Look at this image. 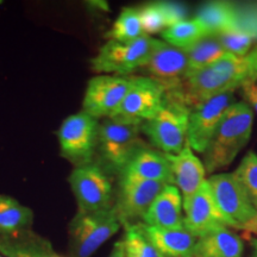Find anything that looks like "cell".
Listing matches in <instances>:
<instances>
[{"mask_svg": "<svg viewBox=\"0 0 257 257\" xmlns=\"http://www.w3.org/2000/svg\"><path fill=\"white\" fill-rule=\"evenodd\" d=\"M253 111L245 101L234 102L225 112L210 143L202 154L208 174L229 167L249 142L252 133Z\"/></svg>", "mask_w": 257, "mask_h": 257, "instance_id": "cell-1", "label": "cell"}, {"mask_svg": "<svg viewBox=\"0 0 257 257\" xmlns=\"http://www.w3.org/2000/svg\"><path fill=\"white\" fill-rule=\"evenodd\" d=\"M240 230H243L244 233L255 234V236H257V212L251 219L246 221V223L240 227Z\"/></svg>", "mask_w": 257, "mask_h": 257, "instance_id": "cell-32", "label": "cell"}, {"mask_svg": "<svg viewBox=\"0 0 257 257\" xmlns=\"http://www.w3.org/2000/svg\"><path fill=\"white\" fill-rule=\"evenodd\" d=\"M160 8L165 15L167 28L187 21V9L185 5L174 2H159Z\"/></svg>", "mask_w": 257, "mask_h": 257, "instance_id": "cell-30", "label": "cell"}, {"mask_svg": "<svg viewBox=\"0 0 257 257\" xmlns=\"http://www.w3.org/2000/svg\"><path fill=\"white\" fill-rule=\"evenodd\" d=\"M144 76L159 82L166 92L179 88L188 74V57L182 49L165 41L157 42L146 64L141 68Z\"/></svg>", "mask_w": 257, "mask_h": 257, "instance_id": "cell-12", "label": "cell"}, {"mask_svg": "<svg viewBox=\"0 0 257 257\" xmlns=\"http://www.w3.org/2000/svg\"><path fill=\"white\" fill-rule=\"evenodd\" d=\"M0 252L6 257H62L49 240L31 229L0 232Z\"/></svg>", "mask_w": 257, "mask_h": 257, "instance_id": "cell-18", "label": "cell"}, {"mask_svg": "<svg viewBox=\"0 0 257 257\" xmlns=\"http://www.w3.org/2000/svg\"><path fill=\"white\" fill-rule=\"evenodd\" d=\"M195 19L204 25L210 35L238 28V14L227 2H210L198 11Z\"/></svg>", "mask_w": 257, "mask_h": 257, "instance_id": "cell-21", "label": "cell"}, {"mask_svg": "<svg viewBox=\"0 0 257 257\" xmlns=\"http://www.w3.org/2000/svg\"><path fill=\"white\" fill-rule=\"evenodd\" d=\"M207 184L226 226L240 230L256 214L257 210L234 172L213 174L207 179Z\"/></svg>", "mask_w": 257, "mask_h": 257, "instance_id": "cell-6", "label": "cell"}, {"mask_svg": "<svg viewBox=\"0 0 257 257\" xmlns=\"http://www.w3.org/2000/svg\"><path fill=\"white\" fill-rule=\"evenodd\" d=\"M143 36L140 14L138 9L135 8H125L121 10L111 30L105 35L108 41L117 42H131Z\"/></svg>", "mask_w": 257, "mask_h": 257, "instance_id": "cell-26", "label": "cell"}, {"mask_svg": "<svg viewBox=\"0 0 257 257\" xmlns=\"http://www.w3.org/2000/svg\"><path fill=\"white\" fill-rule=\"evenodd\" d=\"M172 173V185L182 194V199L192 197L206 182V169L191 148L185 146L179 154H166Z\"/></svg>", "mask_w": 257, "mask_h": 257, "instance_id": "cell-15", "label": "cell"}, {"mask_svg": "<svg viewBox=\"0 0 257 257\" xmlns=\"http://www.w3.org/2000/svg\"><path fill=\"white\" fill-rule=\"evenodd\" d=\"M234 174L242 182L250 200L257 210V154L253 150H249L245 154L238 168L234 170Z\"/></svg>", "mask_w": 257, "mask_h": 257, "instance_id": "cell-28", "label": "cell"}, {"mask_svg": "<svg viewBox=\"0 0 257 257\" xmlns=\"http://www.w3.org/2000/svg\"><path fill=\"white\" fill-rule=\"evenodd\" d=\"M108 257H125V251H124V242L123 239L117 240L114 243L113 248H112L110 255Z\"/></svg>", "mask_w": 257, "mask_h": 257, "instance_id": "cell-33", "label": "cell"}, {"mask_svg": "<svg viewBox=\"0 0 257 257\" xmlns=\"http://www.w3.org/2000/svg\"><path fill=\"white\" fill-rule=\"evenodd\" d=\"M185 217L184 226L197 238L218 227L226 226L212 198L207 180L192 197L182 199Z\"/></svg>", "mask_w": 257, "mask_h": 257, "instance_id": "cell-14", "label": "cell"}, {"mask_svg": "<svg viewBox=\"0 0 257 257\" xmlns=\"http://www.w3.org/2000/svg\"><path fill=\"white\" fill-rule=\"evenodd\" d=\"M244 243L238 234L221 226L198 238L194 257H243Z\"/></svg>", "mask_w": 257, "mask_h": 257, "instance_id": "cell-19", "label": "cell"}, {"mask_svg": "<svg viewBox=\"0 0 257 257\" xmlns=\"http://www.w3.org/2000/svg\"><path fill=\"white\" fill-rule=\"evenodd\" d=\"M248 57H249L250 62H251L253 72H255V74L257 75V47L252 51H250V53L248 54Z\"/></svg>", "mask_w": 257, "mask_h": 257, "instance_id": "cell-34", "label": "cell"}, {"mask_svg": "<svg viewBox=\"0 0 257 257\" xmlns=\"http://www.w3.org/2000/svg\"><path fill=\"white\" fill-rule=\"evenodd\" d=\"M68 182L79 212L106 210L112 205V184L104 169L94 162L75 167Z\"/></svg>", "mask_w": 257, "mask_h": 257, "instance_id": "cell-8", "label": "cell"}, {"mask_svg": "<svg viewBox=\"0 0 257 257\" xmlns=\"http://www.w3.org/2000/svg\"><path fill=\"white\" fill-rule=\"evenodd\" d=\"M142 123L119 115L99 121L96 150L106 166L118 174H120L134 154L144 147L140 138Z\"/></svg>", "mask_w": 257, "mask_h": 257, "instance_id": "cell-2", "label": "cell"}, {"mask_svg": "<svg viewBox=\"0 0 257 257\" xmlns=\"http://www.w3.org/2000/svg\"><path fill=\"white\" fill-rule=\"evenodd\" d=\"M168 184L147 180L120 178L119 192L113 205L123 226L143 219L157 195Z\"/></svg>", "mask_w": 257, "mask_h": 257, "instance_id": "cell-11", "label": "cell"}, {"mask_svg": "<svg viewBox=\"0 0 257 257\" xmlns=\"http://www.w3.org/2000/svg\"><path fill=\"white\" fill-rule=\"evenodd\" d=\"M250 243L252 246V253L250 257H257V238H250Z\"/></svg>", "mask_w": 257, "mask_h": 257, "instance_id": "cell-35", "label": "cell"}, {"mask_svg": "<svg viewBox=\"0 0 257 257\" xmlns=\"http://www.w3.org/2000/svg\"><path fill=\"white\" fill-rule=\"evenodd\" d=\"M165 88L159 82L144 75L133 76L130 89L115 115L140 121L153 119L165 105Z\"/></svg>", "mask_w": 257, "mask_h": 257, "instance_id": "cell-13", "label": "cell"}, {"mask_svg": "<svg viewBox=\"0 0 257 257\" xmlns=\"http://www.w3.org/2000/svg\"><path fill=\"white\" fill-rule=\"evenodd\" d=\"M133 76L101 74L88 81L83 96L82 111L96 119L115 115L128 92Z\"/></svg>", "mask_w": 257, "mask_h": 257, "instance_id": "cell-10", "label": "cell"}, {"mask_svg": "<svg viewBox=\"0 0 257 257\" xmlns=\"http://www.w3.org/2000/svg\"><path fill=\"white\" fill-rule=\"evenodd\" d=\"M234 102V91H227L193 107L189 111L186 146L202 155L225 112Z\"/></svg>", "mask_w": 257, "mask_h": 257, "instance_id": "cell-9", "label": "cell"}, {"mask_svg": "<svg viewBox=\"0 0 257 257\" xmlns=\"http://www.w3.org/2000/svg\"><path fill=\"white\" fill-rule=\"evenodd\" d=\"M162 38L166 43L170 46L179 48V49H187L188 47L193 46L200 41L201 38L208 36V31L204 28L198 19H187L173 27L167 28L162 32Z\"/></svg>", "mask_w": 257, "mask_h": 257, "instance_id": "cell-24", "label": "cell"}, {"mask_svg": "<svg viewBox=\"0 0 257 257\" xmlns=\"http://www.w3.org/2000/svg\"><path fill=\"white\" fill-rule=\"evenodd\" d=\"M256 89H257V83H256Z\"/></svg>", "mask_w": 257, "mask_h": 257, "instance_id": "cell-36", "label": "cell"}, {"mask_svg": "<svg viewBox=\"0 0 257 257\" xmlns=\"http://www.w3.org/2000/svg\"><path fill=\"white\" fill-rule=\"evenodd\" d=\"M0 257H3V256H0Z\"/></svg>", "mask_w": 257, "mask_h": 257, "instance_id": "cell-38", "label": "cell"}, {"mask_svg": "<svg viewBox=\"0 0 257 257\" xmlns=\"http://www.w3.org/2000/svg\"><path fill=\"white\" fill-rule=\"evenodd\" d=\"M216 36L227 54L238 57L248 55L253 41L251 32L244 30L242 28L231 29V30L220 32Z\"/></svg>", "mask_w": 257, "mask_h": 257, "instance_id": "cell-27", "label": "cell"}, {"mask_svg": "<svg viewBox=\"0 0 257 257\" xmlns=\"http://www.w3.org/2000/svg\"><path fill=\"white\" fill-rule=\"evenodd\" d=\"M157 42L149 36L131 42L107 41L91 60L92 69L110 75L130 76L146 64Z\"/></svg>", "mask_w": 257, "mask_h": 257, "instance_id": "cell-5", "label": "cell"}, {"mask_svg": "<svg viewBox=\"0 0 257 257\" xmlns=\"http://www.w3.org/2000/svg\"><path fill=\"white\" fill-rule=\"evenodd\" d=\"M184 51L188 57V74L207 68L227 54L216 35L201 38Z\"/></svg>", "mask_w": 257, "mask_h": 257, "instance_id": "cell-22", "label": "cell"}, {"mask_svg": "<svg viewBox=\"0 0 257 257\" xmlns=\"http://www.w3.org/2000/svg\"><path fill=\"white\" fill-rule=\"evenodd\" d=\"M189 108L181 101L165 95V105L156 117L143 121L142 133L157 150L175 155L184 149L187 140Z\"/></svg>", "mask_w": 257, "mask_h": 257, "instance_id": "cell-4", "label": "cell"}, {"mask_svg": "<svg viewBox=\"0 0 257 257\" xmlns=\"http://www.w3.org/2000/svg\"><path fill=\"white\" fill-rule=\"evenodd\" d=\"M242 89V94L243 98L245 99L246 104L251 105L250 107H252L253 110L257 112V89H256V82L255 81H250L244 83V85L240 87Z\"/></svg>", "mask_w": 257, "mask_h": 257, "instance_id": "cell-31", "label": "cell"}, {"mask_svg": "<svg viewBox=\"0 0 257 257\" xmlns=\"http://www.w3.org/2000/svg\"><path fill=\"white\" fill-rule=\"evenodd\" d=\"M125 257H163L144 230L142 223L124 226Z\"/></svg>", "mask_w": 257, "mask_h": 257, "instance_id": "cell-25", "label": "cell"}, {"mask_svg": "<svg viewBox=\"0 0 257 257\" xmlns=\"http://www.w3.org/2000/svg\"><path fill=\"white\" fill-rule=\"evenodd\" d=\"M120 178H133L172 185V173L166 154L153 148L142 147L128 160Z\"/></svg>", "mask_w": 257, "mask_h": 257, "instance_id": "cell-16", "label": "cell"}, {"mask_svg": "<svg viewBox=\"0 0 257 257\" xmlns=\"http://www.w3.org/2000/svg\"><path fill=\"white\" fill-rule=\"evenodd\" d=\"M141 24L144 36L152 37L153 35L162 34L167 29L165 15L160 8L159 2L149 3L138 9Z\"/></svg>", "mask_w": 257, "mask_h": 257, "instance_id": "cell-29", "label": "cell"}, {"mask_svg": "<svg viewBox=\"0 0 257 257\" xmlns=\"http://www.w3.org/2000/svg\"><path fill=\"white\" fill-rule=\"evenodd\" d=\"M182 197L175 186L167 185L144 216V224L157 229H184Z\"/></svg>", "mask_w": 257, "mask_h": 257, "instance_id": "cell-17", "label": "cell"}, {"mask_svg": "<svg viewBox=\"0 0 257 257\" xmlns=\"http://www.w3.org/2000/svg\"><path fill=\"white\" fill-rule=\"evenodd\" d=\"M99 119L86 112L72 114L57 131L61 155L75 167L93 162L96 152Z\"/></svg>", "mask_w": 257, "mask_h": 257, "instance_id": "cell-7", "label": "cell"}, {"mask_svg": "<svg viewBox=\"0 0 257 257\" xmlns=\"http://www.w3.org/2000/svg\"><path fill=\"white\" fill-rule=\"evenodd\" d=\"M144 225V230L163 257H194L198 238L185 229L167 230Z\"/></svg>", "mask_w": 257, "mask_h": 257, "instance_id": "cell-20", "label": "cell"}, {"mask_svg": "<svg viewBox=\"0 0 257 257\" xmlns=\"http://www.w3.org/2000/svg\"><path fill=\"white\" fill-rule=\"evenodd\" d=\"M32 221L34 213L30 208L9 195L0 194V232L31 229Z\"/></svg>", "mask_w": 257, "mask_h": 257, "instance_id": "cell-23", "label": "cell"}, {"mask_svg": "<svg viewBox=\"0 0 257 257\" xmlns=\"http://www.w3.org/2000/svg\"><path fill=\"white\" fill-rule=\"evenodd\" d=\"M0 4H2V2H0Z\"/></svg>", "mask_w": 257, "mask_h": 257, "instance_id": "cell-37", "label": "cell"}, {"mask_svg": "<svg viewBox=\"0 0 257 257\" xmlns=\"http://www.w3.org/2000/svg\"><path fill=\"white\" fill-rule=\"evenodd\" d=\"M114 206L95 212H76L68 226L72 257H91L120 229Z\"/></svg>", "mask_w": 257, "mask_h": 257, "instance_id": "cell-3", "label": "cell"}]
</instances>
